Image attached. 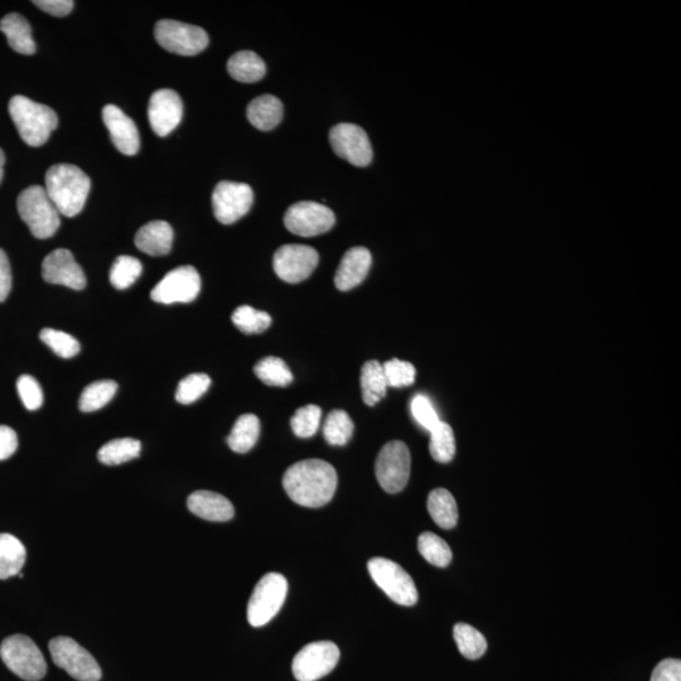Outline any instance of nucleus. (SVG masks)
<instances>
[{
	"mask_svg": "<svg viewBox=\"0 0 681 681\" xmlns=\"http://www.w3.org/2000/svg\"><path fill=\"white\" fill-rule=\"evenodd\" d=\"M651 681H681V661L679 659L661 661L652 671Z\"/></svg>",
	"mask_w": 681,
	"mask_h": 681,
	"instance_id": "a18cd8bd",
	"label": "nucleus"
},
{
	"mask_svg": "<svg viewBox=\"0 0 681 681\" xmlns=\"http://www.w3.org/2000/svg\"><path fill=\"white\" fill-rule=\"evenodd\" d=\"M33 4L42 9L43 12L55 17L69 16L75 6L72 0H36Z\"/></svg>",
	"mask_w": 681,
	"mask_h": 681,
	"instance_id": "49530a36",
	"label": "nucleus"
},
{
	"mask_svg": "<svg viewBox=\"0 0 681 681\" xmlns=\"http://www.w3.org/2000/svg\"><path fill=\"white\" fill-rule=\"evenodd\" d=\"M260 436V420L257 415L244 414L236 420V423L227 437V444L231 451L236 453H248L257 444Z\"/></svg>",
	"mask_w": 681,
	"mask_h": 681,
	"instance_id": "c85d7f7f",
	"label": "nucleus"
},
{
	"mask_svg": "<svg viewBox=\"0 0 681 681\" xmlns=\"http://www.w3.org/2000/svg\"><path fill=\"white\" fill-rule=\"evenodd\" d=\"M18 448L17 433L7 425H0V461L8 460Z\"/></svg>",
	"mask_w": 681,
	"mask_h": 681,
	"instance_id": "de8ad7c7",
	"label": "nucleus"
},
{
	"mask_svg": "<svg viewBox=\"0 0 681 681\" xmlns=\"http://www.w3.org/2000/svg\"><path fill=\"white\" fill-rule=\"evenodd\" d=\"M254 373L264 384L277 388H286L293 381L291 369L279 357L269 356L260 360L254 367Z\"/></svg>",
	"mask_w": 681,
	"mask_h": 681,
	"instance_id": "2f4dec72",
	"label": "nucleus"
},
{
	"mask_svg": "<svg viewBox=\"0 0 681 681\" xmlns=\"http://www.w3.org/2000/svg\"><path fill=\"white\" fill-rule=\"evenodd\" d=\"M154 37L164 50L180 56H195L209 46V35L192 24L163 19L154 28Z\"/></svg>",
	"mask_w": 681,
	"mask_h": 681,
	"instance_id": "9d476101",
	"label": "nucleus"
},
{
	"mask_svg": "<svg viewBox=\"0 0 681 681\" xmlns=\"http://www.w3.org/2000/svg\"><path fill=\"white\" fill-rule=\"evenodd\" d=\"M231 320L238 330L246 335H257V333L267 331L272 325V317L267 312L257 311L250 306L236 308Z\"/></svg>",
	"mask_w": 681,
	"mask_h": 681,
	"instance_id": "e433bc0d",
	"label": "nucleus"
},
{
	"mask_svg": "<svg viewBox=\"0 0 681 681\" xmlns=\"http://www.w3.org/2000/svg\"><path fill=\"white\" fill-rule=\"evenodd\" d=\"M118 384L113 380H100L86 386L80 396L79 408L81 412H96L114 398L117 394Z\"/></svg>",
	"mask_w": 681,
	"mask_h": 681,
	"instance_id": "72a5a7b5",
	"label": "nucleus"
},
{
	"mask_svg": "<svg viewBox=\"0 0 681 681\" xmlns=\"http://www.w3.org/2000/svg\"><path fill=\"white\" fill-rule=\"evenodd\" d=\"M322 409L317 405H306L299 408L291 419L293 433L299 438H311L320 428Z\"/></svg>",
	"mask_w": 681,
	"mask_h": 681,
	"instance_id": "58836bf2",
	"label": "nucleus"
},
{
	"mask_svg": "<svg viewBox=\"0 0 681 681\" xmlns=\"http://www.w3.org/2000/svg\"><path fill=\"white\" fill-rule=\"evenodd\" d=\"M337 481V472L330 463L306 460L288 468L284 473L283 487L296 504L317 509L333 499Z\"/></svg>",
	"mask_w": 681,
	"mask_h": 681,
	"instance_id": "f257e3e1",
	"label": "nucleus"
},
{
	"mask_svg": "<svg viewBox=\"0 0 681 681\" xmlns=\"http://www.w3.org/2000/svg\"><path fill=\"white\" fill-rule=\"evenodd\" d=\"M103 119L114 146L125 156H134L139 151V133L132 119L115 105H106Z\"/></svg>",
	"mask_w": 681,
	"mask_h": 681,
	"instance_id": "6ab92c4d",
	"label": "nucleus"
},
{
	"mask_svg": "<svg viewBox=\"0 0 681 681\" xmlns=\"http://www.w3.org/2000/svg\"><path fill=\"white\" fill-rule=\"evenodd\" d=\"M336 216L327 206L313 201H302L289 207L284 216V225L292 234L312 238L330 231L335 226Z\"/></svg>",
	"mask_w": 681,
	"mask_h": 681,
	"instance_id": "f8f14e48",
	"label": "nucleus"
},
{
	"mask_svg": "<svg viewBox=\"0 0 681 681\" xmlns=\"http://www.w3.org/2000/svg\"><path fill=\"white\" fill-rule=\"evenodd\" d=\"M4 164H6V156H4V152L0 149V182H2L4 176Z\"/></svg>",
	"mask_w": 681,
	"mask_h": 681,
	"instance_id": "8fccbe9b",
	"label": "nucleus"
},
{
	"mask_svg": "<svg viewBox=\"0 0 681 681\" xmlns=\"http://www.w3.org/2000/svg\"><path fill=\"white\" fill-rule=\"evenodd\" d=\"M454 640L466 659L477 660L487 651V640L480 631L468 623H457L453 629Z\"/></svg>",
	"mask_w": 681,
	"mask_h": 681,
	"instance_id": "7c9ffc66",
	"label": "nucleus"
},
{
	"mask_svg": "<svg viewBox=\"0 0 681 681\" xmlns=\"http://www.w3.org/2000/svg\"><path fill=\"white\" fill-rule=\"evenodd\" d=\"M45 282L65 286L75 291L86 287V275L70 250L57 249L48 254L42 263Z\"/></svg>",
	"mask_w": 681,
	"mask_h": 681,
	"instance_id": "f3484780",
	"label": "nucleus"
},
{
	"mask_svg": "<svg viewBox=\"0 0 681 681\" xmlns=\"http://www.w3.org/2000/svg\"><path fill=\"white\" fill-rule=\"evenodd\" d=\"M211 379L206 374H191L178 384L176 399L181 404H192L209 390Z\"/></svg>",
	"mask_w": 681,
	"mask_h": 681,
	"instance_id": "a19ab883",
	"label": "nucleus"
},
{
	"mask_svg": "<svg viewBox=\"0 0 681 681\" xmlns=\"http://www.w3.org/2000/svg\"><path fill=\"white\" fill-rule=\"evenodd\" d=\"M183 104L176 91L161 89L149 100L148 119L153 132L159 137H167L181 123Z\"/></svg>",
	"mask_w": 681,
	"mask_h": 681,
	"instance_id": "a211bd4d",
	"label": "nucleus"
},
{
	"mask_svg": "<svg viewBox=\"0 0 681 681\" xmlns=\"http://www.w3.org/2000/svg\"><path fill=\"white\" fill-rule=\"evenodd\" d=\"M40 337L62 359H72L80 352L79 341L69 333L53 330V328H43Z\"/></svg>",
	"mask_w": 681,
	"mask_h": 681,
	"instance_id": "ea45409f",
	"label": "nucleus"
},
{
	"mask_svg": "<svg viewBox=\"0 0 681 681\" xmlns=\"http://www.w3.org/2000/svg\"><path fill=\"white\" fill-rule=\"evenodd\" d=\"M227 71L236 81L253 84V82L263 79L267 67L257 53L240 51L230 57L229 62H227Z\"/></svg>",
	"mask_w": 681,
	"mask_h": 681,
	"instance_id": "393cba45",
	"label": "nucleus"
},
{
	"mask_svg": "<svg viewBox=\"0 0 681 681\" xmlns=\"http://www.w3.org/2000/svg\"><path fill=\"white\" fill-rule=\"evenodd\" d=\"M412 414L415 420L429 432L433 431L441 423L431 400L423 394L414 396L412 400Z\"/></svg>",
	"mask_w": 681,
	"mask_h": 681,
	"instance_id": "c03bdc74",
	"label": "nucleus"
},
{
	"mask_svg": "<svg viewBox=\"0 0 681 681\" xmlns=\"http://www.w3.org/2000/svg\"><path fill=\"white\" fill-rule=\"evenodd\" d=\"M254 193L246 183L222 181L212 193V209L217 221L231 225L248 214Z\"/></svg>",
	"mask_w": 681,
	"mask_h": 681,
	"instance_id": "ddd939ff",
	"label": "nucleus"
},
{
	"mask_svg": "<svg viewBox=\"0 0 681 681\" xmlns=\"http://www.w3.org/2000/svg\"><path fill=\"white\" fill-rule=\"evenodd\" d=\"M17 207L19 216L35 238L48 239L59 230L60 212L48 197L45 187L26 188L18 197Z\"/></svg>",
	"mask_w": 681,
	"mask_h": 681,
	"instance_id": "20e7f679",
	"label": "nucleus"
},
{
	"mask_svg": "<svg viewBox=\"0 0 681 681\" xmlns=\"http://www.w3.org/2000/svg\"><path fill=\"white\" fill-rule=\"evenodd\" d=\"M320 255L307 245H284L275 251L273 267L284 282L296 284L315 272Z\"/></svg>",
	"mask_w": 681,
	"mask_h": 681,
	"instance_id": "4468645a",
	"label": "nucleus"
},
{
	"mask_svg": "<svg viewBox=\"0 0 681 681\" xmlns=\"http://www.w3.org/2000/svg\"><path fill=\"white\" fill-rule=\"evenodd\" d=\"M428 511L439 528L453 529L458 521V507L456 499L446 489L433 490L428 496Z\"/></svg>",
	"mask_w": 681,
	"mask_h": 681,
	"instance_id": "cd10ccee",
	"label": "nucleus"
},
{
	"mask_svg": "<svg viewBox=\"0 0 681 681\" xmlns=\"http://www.w3.org/2000/svg\"><path fill=\"white\" fill-rule=\"evenodd\" d=\"M53 663L79 681H99L101 669L94 656L71 637L60 636L50 642Z\"/></svg>",
	"mask_w": 681,
	"mask_h": 681,
	"instance_id": "1a4fd4ad",
	"label": "nucleus"
},
{
	"mask_svg": "<svg viewBox=\"0 0 681 681\" xmlns=\"http://www.w3.org/2000/svg\"><path fill=\"white\" fill-rule=\"evenodd\" d=\"M201 291V278L191 265L171 270L153 288L151 297L162 304L190 303L195 301Z\"/></svg>",
	"mask_w": 681,
	"mask_h": 681,
	"instance_id": "2eb2a0df",
	"label": "nucleus"
},
{
	"mask_svg": "<svg viewBox=\"0 0 681 681\" xmlns=\"http://www.w3.org/2000/svg\"><path fill=\"white\" fill-rule=\"evenodd\" d=\"M48 197L60 215H79L88 200L91 181L84 171L72 164H55L46 173Z\"/></svg>",
	"mask_w": 681,
	"mask_h": 681,
	"instance_id": "f03ea898",
	"label": "nucleus"
},
{
	"mask_svg": "<svg viewBox=\"0 0 681 681\" xmlns=\"http://www.w3.org/2000/svg\"><path fill=\"white\" fill-rule=\"evenodd\" d=\"M142 444L137 439H114L100 448L98 458L103 465L118 466L138 458Z\"/></svg>",
	"mask_w": 681,
	"mask_h": 681,
	"instance_id": "c756f323",
	"label": "nucleus"
},
{
	"mask_svg": "<svg viewBox=\"0 0 681 681\" xmlns=\"http://www.w3.org/2000/svg\"><path fill=\"white\" fill-rule=\"evenodd\" d=\"M0 31L6 35L9 46L21 55H33L36 42L33 40L32 28L27 19L18 13H9L0 21Z\"/></svg>",
	"mask_w": 681,
	"mask_h": 681,
	"instance_id": "5701e85b",
	"label": "nucleus"
},
{
	"mask_svg": "<svg viewBox=\"0 0 681 681\" xmlns=\"http://www.w3.org/2000/svg\"><path fill=\"white\" fill-rule=\"evenodd\" d=\"M371 264H373V258L366 248L356 246L347 251L335 275L337 289L347 292L359 286L369 274Z\"/></svg>",
	"mask_w": 681,
	"mask_h": 681,
	"instance_id": "aec40b11",
	"label": "nucleus"
},
{
	"mask_svg": "<svg viewBox=\"0 0 681 681\" xmlns=\"http://www.w3.org/2000/svg\"><path fill=\"white\" fill-rule=\"evenodd\" d=\"M429 452L433 460L439 463H448L453 460L456 454V438H454L451 425L441 422L431 431Z\"/></svg>",
	"mask_w": 681,
	"mask_h": 681,
	"instance_id": "c9c22d12",
	"label": "nucleus"
},
{
	"mask_svg": "<svg viewBox=\"0 0 681 681\" xmlns=\"http://www.w3.org/2000/svg\"><path fill=\"white\" fill-rule=\"evenodd\" d=\"M173 229L166 221H152L140 227L134 243L143 253L151 257H164L172 249Z\"/></svg>",
	"mask_w": 681,
	"mask_h": 681,
	"instance_id": "4be33fe9",
	"label": "nucleus"
},
{
	"mask_svg": "<svg viewBox=\"0 0 681 681\" xmlns=\"http://www.w3.org/2000/svg\"><path fill=\"white\" fill-rule=\"evenodd\" d=\"M367 568L371 578L390 600L408 607L418 602V589L413 578L399 564L385 558H374Z\"/></svg>",
	"mask_w": 681,
	"mask_h": 681,
	"instance_id": "6e6552de",
	"label": "nucleus"
},
{
	"mask_svg": "<svg viewBox=\"0 0 681 681\" xmlns=\"http://www.w3.org/2000/svg\"><path fill=\"white\" fill-rule=\"evenodd\" d=\"M418 549L422 557L436 567H448L449 563L452 562V550L449 545L438 535L429 533V531L420 534Z\"/></svg>",
	"mask_w": 681,
	"mask_h": 681,
	"instance_id": "f704fd0d",
	"label": "nucleus"
},
{
	"mask_svg": "<svg viewBox=\"0 0 681 681\" xmlns=\"http://www.w3.org/2000/svg\"><path fill=\"white\" fill-rule=\"evenodd\" d=\"M27 552L12 534H0V579L18 576L26 563Z\"/></svg>",
	"mask_w": 681,
	"mask_h": 681,
	"instance_id": "a878e982",
	"label": "nucleus"
},
{
	"mask_svg": "<svg viewBox=\"0 0 681 681\" xmlns=\"http://www.w3.org/2000/svg\"><path fill=\"white\" fill-rule=\"evenodd\" d=\"M248 119L255 128L268 132L282 122L283 104L273 95H263L254 99L248 106Z\"/></svg>",
	"mask_w": 681,
	"mask_h": 681,
	"instance_id": "b1692460",
	"label": "nucleus"
},
{
	"mask_svg": "<svg viewBox=\"0 0 681 681\" xmlns=\"http://www.w3.org/2000/svg\"><path fill=\"white\" fill-rule=\"evenodd\" d=\"M0 658L12 673L26 681H40L47 673L45 656L26 635L7 637L0 646Z\"/></svg>",
	"mask_w": 681,
	"mask_h": 681,
	"instance_id": "39448f33",
	"label": "nucleus"
},
{
	"mask_svg": "<svg viewBox=\"0 0 681 681\" xmlns=\"http://www.w3.org/2000/svg\"><path fill=\"white\" fill-rule=\"evenodd\" d=\"M330 143L338 157L356 167L369 166L373 161V148L364 129L355 124L335 125L330 132Z\"/></svg>",
	"mask_w": 681,
	"mask_h": 681,
	"instance_id": "dca6fc26",
	"label": "nucleus"
},
{
	"mask_svg": "<svg viewBox=\"0 0 681 681\" xmlns=\"http://www.w3.org/2000/svg\"><path fill=\"white\" fill-rule=\"evenodd\" d=\"M187 507L198 518L224 523L234 518L235 509L226 497L212 491H196L188 497Z\"/></svg>",
	"mask_w": 681,
	"mask_h": 681,
	"instance_id": "412c9836",
	"label": "nucleus"
},
{
	"mask_svg": "<svg viewBox=\"0 0 681 681\" xmlns=\"http://www.w3.org/2000/svg\"><path fill=\"white\" fill-rule=\"evenodd\" d=\"M340 660V650L331 641L312 642L304 646L293 660V674L298 681H317L330 674Z\"/></svg>",
	"mask_w": 681,
	"mask_h": 681,
	"instance_id": "9b49d317",
	"label": "nucleus"
},
{
	"mask_svg": "<svg viewBox=\"0 0 681 681\" xmlns=\"http://www.w3.org/2000/svg\"><path fill=\"white\" fill-rule=\"evenodd\" d=\"M354 422L345 410H333L323 425V436L331 446H346L354 434Z\"/></svg>",
	"mask_w": 681,
	"mask_h": 681,
	"instance_id": "473e14b6",
	"label": "nucleus"
},
{
	"mask_svg": "<svg viewBox=\"0 0 681 681\" xmlns=\"http://www.w3.org/2000/svg\"><path fill=\"white\" fill-rule=\"evenodd\" d=\"M412 456L402 441L386 443L376 458L375 473L379 485L388 494H398L408 485Z\"/></svg>",
	"mask_w": 681,
	"mask_h": 681,
	"instance_id": "0eeeda50",
	"label": "nucleus"
},
{
	"mask_svg": "<svg viewBox=\"0 0 681 681\" xmlns=\"http://www.w3.org/2000/svg\"><path fill=\"white\" fill-rule=\"evenodd\" d=\"M388 388L383 365L376 360L365 362L361 369L362 399H364L365 404L374 407L381 399L385 398Z\"/></svg>",
	"mask_w": 681,
	"mask_h": 681,
	"instance_id": "bb28decb",
	"label": "nucleus"
},
{
	"mask_svg": "<svg viewBox=\"0 0 681 681\" xmlns=\"http://www.w3.org/2000/svg\"><path fill=\"white\" fill-rule=\"evenodd\" d=\"M386 383L391 388H407L413 385L417 370L410 362L393 359L383 365Z\"/></svg>",
	"mask_w": 681,
	"mask_h": 681,
	"instance_id": "79ce46f5",
	"label": "nucleus"
},
{
	"mask_svg": "<svg viewBox=\"0 0 681 681\" xmlns=\"http://www.w3.org/2000/svg\"><path fill=\"white\" fill-rule=\"evenodd\" d=\"M12 289V270L7 254L0 249V302L6 301Z\"/></svg>",
	"mask_w": 681,
	"mask_h": 681,
	"instance_id": "09e8293b",
	"label": "nucleus"
},
{
	"mask_svg": "<svg viewBox=\"0 0 681 681\" xmlns=\"http://www.w3.org/2000/svg\"><path fill=\"white\" fill-rule=\"evenodd\" d=\"M142 263L138 259L122 255V257L115 260L113 267L110 269V283L113 287L120 289H128L132 287L137 279L142 274Z\"/></svg>",
	"mask_w": 681,
	"mask_h": 681,
	"instance_id": "4c0bfd02",
	"label": "nucleus"
},
{
	"mask_svg": "<svg viewBox=\"0 0 681 681\" xmlns=\"http://www.w3.org/2000/svg\"><path fill=\"white\" fill-rule=\"evenodd\" d=\"M17 390L24 407L37 410L43 404V391L38 381L30 375H22L17 380Z\"/></svg>",
	"mask_w": 681,
	"mask_h": 681,
	"instance_id": "37998d69",
	"label": "nucleus"
},
{
	"mask_svg": "<svg viewBox=\"0 0 681 681\" xmlns=\"http://www.w3.org/2000/svg\"><path fill=\"white\" fill-rule=\"evenodd\" d=\"M9 114L24 143L41 147L59 125V118L50 106L38 104L26 96L16 95L9 101Z\"/></svg>",
	"mask_w": 681,
	"mask_h": 681,
	"instance_id": "7ed1b4c3",
	"label": "nucleus"
},
{
	"mask_svg": "<svg viewBox=\"0 0 681 681\" xmlns=\"http://www.w3.org/2000/svg\"><path fill=\"white\" fill-rule=\"evenodd\" d=\"M288 593L287 579L279 573H268L260 579L251 594L248 621L253 627H262L272 621L283 607Z\"/></svg>",
	"mask_w": 681,
	"mask_h": 681,
	"instance_id": "423d86ee",
	"label": "nucleus"
}]
</instances>
